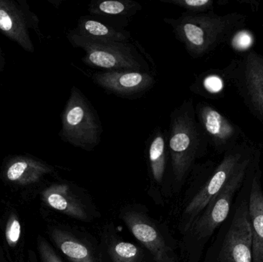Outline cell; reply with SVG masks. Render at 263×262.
Segmentation results:
<instances>
[{
  "mask_svg": "<svg viewBox=\"0 0 263 262\" xmlns=\"http://www.w3.org/2000/svg\"><path fill=\"white\" fill-rule=\"evenodd\" d=\"M72 31L81 36L101 41L128 43L131 38L129 32L119 30L88 15L80 17L77 29Z\"/></svg>",
  "mask_w": 263,
  "mask_h": 262,
  "instance_id": "cell-17",
  "label": "cell"
},
{
  "mask_svg": "<svg viewBox=\"0 0 263 262\" xmlns=\"http://www.w3.org/2000/svg\"><path fill=\"white\" fill-rule=\"evenodd\" d=\"M220 72L263 129V55L250 49L233 58Z\"/></svg>",
  "mask_w": 263,
  "mask_h": 262,
  "instance_id": "cell-4",
  "label": "cell"
},
{
  "mask_svg": "<svg viewBox=\"0 0 263 262\" xmlns=\"http://www.w3.org/2000/svg\"><path fill=\"white\" fill-rule=\"evenodd\" d=\"M32 30L40 39L44 38L40 18L26 0H0V32L28 52H35L31 38Z\"/></svg>",
  "mask_w": 263,
  "mask_h": 262,
  "instance_id": "cell-8",
  "label": "cell"
},
{
  "mask_svg": "<svg viewBox=\"0 0 263 262\" xmlns=\"http://www.w3.org/2000/svg\"><path fill=\"white\" fill-rule=\"evenodd\" d=\"M209 146L193 98H185L170 115L168 149L176 182L182 183L188 176L196 160L206 153Z\"/></svg>",
  "mask_w": 263,
  "mask_h": 262,
  "instance_id": "cell-2",
  "label": "cell"
},
{
  "mask_svg": "<svg viewBox=\"0 0 263 262\" xmlns=\"http://www.w3.org/2000/svg\"><path fill=\"white\" fill-rule=\"evenodd\" d=\"M109 254L114 262H141L142 255L137 246L126 241L112 243Z\"/></svg>",
  "mask_w": 263,
  "mask_h": 262,
  "instance_id": "cell-21",
  "label": "cell"
},
{
  "mask_svg": "<svg viewBox=\"0 0 263 262\" xmlns=\"http://www.w3.org/2000/svg\"><path fill=\"white\" fill-rule=\"evenodd\" d=\"M253 237L249 218V206L243 201L234 218L219 253L220 262H253Z\"/></svg>",
  "mask_w": 263,
  "mask_h": 262,
  "instance_id": "cell-10",
  "label": "cell"
},
{
  "mask_svg": "<svg viewBox=\"0 0 263 262\" xmlns=\"http://www.w3.org/2000/svg\"><path fill=\"white\" fill-rule=\"evenodd\" d=\"M256 149L257 147L249 139L223 154L222 159L215 168L207 183L184 211V218L186 220L185 230H190L193 221L222 190L239 166L251 156Z\"/></svg>",
  "mask_w": 263,
  "mask_h": 262,
  "instance_id": "cell-6",
  "label": "cell"
},
{
  "mask_svg": "<svg viewBox=\"0 0 263 262\" xmlns=\"http://www.w3.org/2000/svg\"><path fill=\"white\" fill-rule=\"evenodd\" d=\"M92 79L102 89L122 97L143 93L156 83L151 73L137 70L103 71L94 73Z\"/></svg>",
  "mask_w": 263,
  "mask_h": 262,
  "instance_id": "cell-11",
  "label": "cell"
},
{
  "mask_svg": "<svg viewBox=\"0 0 263 262\" xmlns=\"http://www.w3.org/2000/svg\"><path fill=\"white\" fill-rule=\"evenodd\" d=\"M123 220L135 238L153 255L156 262H176L173 251L168 247L156 226L142 214L134 211L124 212Z\"/></svg>",
  "mask_w": 263,
  "mask_h": 262,
  "instance_id": "cell-12",
  "label": "cell"
},
{
  "mask_svg": "<svg viewBox=\"0 0 263 262\" xmlns=\"http://www.w3.org/2000/svg\"><path fill=\"white\" fill-rule=\"evenodd\" d=\"M146 145L152 177L156 183H161L165 175L168 158V135L163 129L156 127L148 137Z\"/></svg>",
  "mask_w": 263,
  "mask_h": 262,
  "instance_id": "cell-16",
  "label": "cell"
},
{
  "mask_svg": "<svg viewBox=\"0 0 263 262\" xmlns=\"http://www.w3.org/2000/svg\"><path fill=\"white\" fill-rule=\"evenodd\" d=\"M52 238L70 262H97L87 246L75 236L60 230L52 232Z\"/></svg>",
  "mask_w": 263,
  "mask_h": 262,
  "instance_id": "cell-18",
  "label": "cell"
},
{
  "mask_svg": "<svg viewBox=\"0 0 263 262\" xmlns=\"http://www.w3.org/2000/svg\"><path fill=\"white\" fill-rule=\"evenodd\" d=\"M259 159L256 161L252 172L251 192L248 203L249 218L253 237V262H263V214L257 193L258 188L260 186Z\"/></svg>",
  "mask_w": 263,
  "mask_h": 262,
  "instance_id": "cell-14",
  "label": "cell"
},
{
  "mask_svg": "<svg viewBox=\"0 0 263 262\" xmlns=\"http://www.w3.org/2000/svg\"><path fill=\"white\" fill-rule=\"evenodd\" d=\"M259 152L260 150L257 147L254 153L239 166L222 190L193 221L190 229L198 238H208L225 221L230 213L233 197L248 177L252 165Z\"/></svg>",
  "mask_w": 263,
  "mask_h": 262,
  "instance_id": "cell-7",
  "label": "cell"
},
{
  "mask_svg": "<svg viewBox=\"0 0 263 262\" xmlns=\"http://www.w3.org/2000/svg\"><path fill=\"white\" fill-rule=\"evenodd\" d=\"M6 56H5L4 52H3V49H2L1 46H0V73L4 71L5 68H6Z\"/></svg>",
  "mask_w": 263,
  "mask_h": 262,
  "instance_id": "cell-26",
  "label": "cell"
},
{
  "mask_svg": "<svg viewBox=\"0 0 263 262\" xmlns=\"http://www.w3.org/2000/svg\"><path fill=\"white\" fill-rule=\"evenodd\" d=\"M39 246L43 262H63L44 239H40Z\"/></svg>",
  "mask_w": 263,
  "mask_h": 262,
  "instance_id": "cell-24",
  "label": "cell"
},
{
  "mask_svg": "<svg viewBox=\"0 0 263 262\" xmlns=\"http://www.w3.org/2000/svg\"><path fill=\"white\" fill-rule=\"evenodd\" d=\"M142 8L133 0H94L89 5V12L93 15L132 17Z\"/></svg>",
  "mask_w": 263,
  "mask_h": 262,
  "instance_id": "cell-19",
  "label": "cell"
},
{
  "mask_svg": "<svg viewBox=\"0 0 263 262\" xmlns=\"http://www.w3.org/2000/svg\"><path fill=\"white\" fill-rule=\"evenodd\" d=\"M67 38L73 47L84 51V64L105 71H145V61L129 43L101 41L81 36L71 30Z\"/></svg>",
  "mask_w": 263,
  "mask_h": 262,
  "instance_id": "cell-5",
  "label": "cell"
},
{
  "mask_svg": "<svg viewBox=\"0 0 263 262\" xmlns=\"http://www.w3.org/2000/svg\"><path fill=\"white\" fill-rule=\"evenodd\" d=\"M44 198L52 209L80 221L88 219L84 205L66 185H55L46 189Z\"/></svg>",
  "mask_w": 263,
  "mask_h": 262,
  "instance_id": "cell-15",
  "label": "cell"
},
{
  "mask_svg": "<svg viewBox=\"0 0 263 262\" xmlns=\"http://www.w3.org/2000/svg\"><path fill=\"white\" fill-rule=\"evenodd\" d=\"M262 28H263V25H262Z\"/></svg>",
  "mask_w": 263,
  "mask_h": 262,
  "instance_id": "cell-28",
  "label": "cell"
},
{
  "mask_svg": "<svg viewBox=\"0 0 263 262\" xmlns=\"http://www.w3.org/2000/svg\"><path fill=\"white\" fill-rule=\"evenodd\" d=\"M196 118L208 140L209 145L223 155L226 152L249 140L243 131L209 103L201 102L196 106Z\"/></svg>",
  "mask_w": 263,
  "mask_h": 262,
  "instance_id": "cell-9",
  "label": "cell"
},
{
  "mask_svg": "<svg viewBox=\"0 0 263 262\" xmlns=\"http://www.w3.org/2000/svg\"><path fill=\"white\" fill-rule=\"evenodd\" d=\"M258 199H259V205H260L261 209L263 214V192L262 189H261V185L258 188Z\"/></svg>",
  "mask_w": 263,
  "mask_h": 262,
  "instance_id": "cell-27",
  "label": "cell"
},
{
  "mask_svg": "<svg viewBox=\"0 0 263 262\" xmlns=\"http://www.w3.org/2000/svg\"><path fill=\"white\" fill-rule=\"evenodd\" d=\"M225 79L220 70H210L201 74L190 89L194 93L209 98H218L223 92Z\"/></svg>",
  "mask_w": 263,
  "mask_h": 262,
  "instance_id": "cell-20",
  "label": "cell"
},
{
  "mask_svg": "<svg viewBox=\"0 0 263 262\" xmlns=\"http://www.w3.org/2000/svg\"><path fill=\"white\" fill-rule=\"evenodd\" d=\"M59 135L64 143L83 150H93L101 141L103 126L97 111L84 94L72 86L61 115Z\"/></svg>",
  "mask_w": 263,
  "mask_h": 262,
  "instance_id": "cell-3",
  "label": "cell"
},
{
  "mask_svg": "<svg viewBox=\"0 0 263 262\" xmlns=\"http://www.w3.org/2000/svg\"><path fill=\"white\" fill-rule=\"evenodd\" d=\"M52 171L50 166L29 155H9L4 168L9 182L23 185L35 183Z\"/></svg>",
  "mask_w": 263,
  "mask_h": 262,
  "instance_id": "cell-13",
  "label": "cell"
},
{
  "mask_svg": "<svg viewBox=\"0 0 263 262\" xmlns=\"http://www.w3.org/2000/svg\"><path fill=\"white\" fill-rule=\"evenodd\" d=\"M160 2L176 5L192 14L205 13L214 10L213 0H160Z\"/></svg>",
  "mask_w": 263,
  "mask_h": 262,
  "instance_id": "cell-22",
  "label": "cell"
},
{
  "mask_svg": "<svg viewBox=\"0 0 263 262\" xmlns=\"http://www.w3.org/2000/svg\"><path fill=\"white\" fill-rule=\"evenodd\" d=\"M176 38L185 46L190 56L202 58L226 43L247 26V16L239 12L220 15L214 11L205 13L184 12L176 18H165Z\"/></svg>",
  "mask_w": 263,
  "mask_h": 262,
  "instance_id": "cell-1",
  "label": "cell"
},
{
  "mask_svg": "<svg viewBox=\"0 0 263 262\" xmlns=\"http://www.w3.org/2000/svg\"><path fill=\"white\" fill-rule=\"evenodd\" d=\"M254 43V37L250 30L244 29L238 31L230 40L232 48L237 52H247L250 50Z\"/></svg>",
  "mask_w": 263,
  "mask_h": 262,
  "instance_id": "cell-23",
  "label": "cell"
},
{
  "mask_svg": "<svg viewBox=\"0 0 263 262\" xmlns=\"http://www.w3.org/2000/svg\"><path fill=\"white\" fill-rule=\"evenodd\" d=\"M21 226L17 219L11 220L6 231V238L9 244H15L20 239Z\"/></svg>",
  "mask_w": 263,
  "mask_h": 262,
  "instance_id": "cell-25",
  "label": "cell"
}]
</instances>
